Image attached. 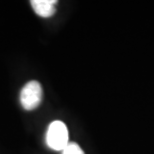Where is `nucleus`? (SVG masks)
Returning a JSON list of instances; mask_svg holds the SVG:
<instances>
[{
  "label": "nucleus",
  "instance_id": "nucleus-1",
  "mask_svg": "<svg viewBox=\"0 0 154 154\" xmlns=\"http://www.w3.org/2000/svg\"><path fill=\"white\" fill-rule=\"evenodd\" d=\"M68 129L64 122L56 120L50 123L46 132V144L53 150H63L69 143Z\"/></svg>",
  "mask_w": 154,
  "mask_h": 154
},
{
  "label": "nucleus",
  "instance_id": "nucleus-2",
  "mask_svg": "<svg viewBox=\"0 0 154 154\" xmlns=\"http://www.w3.org/2000/svg\"><path fill=\"white\" fill-rule=\"evenodd\" d=\"M42 87L38 81L32 80L26 83L20 92V103L25 110L36 109L42 102Z\"/></svg>",
  "mask_w": 154,
  "mask_h": 154
},
{
  "label": "nucleus",
  "instance_id": "nucleus-4",
  "mask_svg": "<svg viewBox=\"0 0 154 154\" xmlns=\"http://www.w3.org/2000/svg\"><path fill=\"white\" fill-rule=\"evenodd\" d=\"M62 154H85L82 148L76 142H69L62 150Z\"/></svg>",
  "mask_w": 154,
  "mask_h": 154
},
{
  "label": "nucleus",
  "instance_id": "nucleus-3",
  "mask_svg": "<svg viewBox=\"0 0 154 154\" xmlns=\"http://www.w3.org/2000/svg\"><path fill=\"white\" fill-rule=\"evenodd\" d=\"M30 3L35 13L40 17H51L56 12L55 4H57V0H32Z\"/></svg>",
  "mask_w": 154,
  "mask_h": 154
}]
</instances>
